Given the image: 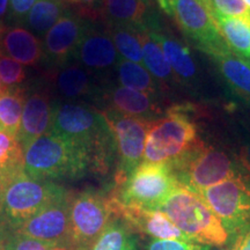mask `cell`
Masks as SVG:
<instances>
[{"label":"cell","instance_id":"obj_44","mask_svg":"<svg viewBox=\"0 0 250 250\" xmlns=\"http://www.w3.org/2000/svg\"><path fill=\"white\" fill-rule=\"evenodd\" d=\"M243 2L247 5V7L250 9V0H243Z\"/></svg>","mask_w":250,"mask_h":250},{"label":"cell","instance_id":"obj_22","mask_svg":"<svg viewBox=\"0 0 250 250\" xmlns=\"http://www.w3.org/2000/svg\"><path fill=\"white\" fill-rule=\"evenodd\" d=\"M233 94L250 104V62L233 51L212 58Z\"/></svg>","mask_w":250,"mask_h":250},{"label":"cell","instance_id":"obj_34","mask_svg":"<svg viewBox=\"0 0 250 250\" xmlns=\"http://www.w3.org/2000/svg\"><path fill=\"white\" fill-rule=\"evenodd\" d=\"M70 6L76 7V12L90 21H102L104 0H66Z\"/></svg>","mask_w":250,"mask_h":250},{"label":"cell","instance_id":"obj_21","mask_svg":"<svg viewBox=\"0 0 250 250\" xmlns=\"http://www.w3.org/2000/svg\"><path fill=\"white\" fill-rule=\"evenodd\" d=\"M0 55L27 66H37L42 62L43 43L27 28L5 26L0 33Z\"/></svg>","mask_w":250,"mask_h":250},{"label":"cell","instance_id":"obj_27","mask_svg":"<svg viewBox=\"0 0 250 250\" xmlns=\"http://www.w3.org/2000/svg\"><path fill=\"white\" fill-rule=\"evenodd\" d=\"M219 30L234 54L250 57V19L213 14Z\"/></svg>","mask_w":250,"mask_h":250},{"label":"cell","instance_id":"obj_23","mask_svg":"<svg viewBox=\"0 0 250 250\" xmlns=\"http://www.w3.org/2000/svg\"><path fill=\"white\" fill-rule=\"evenodd\" d=\"M88 250H142L139 233L116 214Z\"/></svg>","mask_w":250,"mask_h":250},{"label":"cell","instance_id":"obj_30","mask_svg":"<svg viewBox=\"0 0 250 250\" xmlns=\"http://www.w3.org/2000/svg\"><path fill=\"white\" fill-rule=\"evenodd\" d=\"M104 26L121 57L125 61L142 64V31L125 24H104Z\"/></svg>","mask_w":250,"mask_h":250},{"label":"cell","instance_id":"obj_32","mask_svg":"<svg viewBox=\"0 0 250 250\" xmlns=\"http://www.w3.org/2000/svg\"><path fill=\"white\" fill-rule=\"evenodd\" d=\"M26 78L27 73L22 64L7 56L0 55V79L6 88L21 86Z\"/></svg>","mask_w":250,"mask_h":250},{"label":"cell","instance_id":"obj_25","mask_svg":"<svg viewBox=\"0 0 250 250\" xmlns=\"http://www.w3.org/2000/svg\"><path fill=\"white\" fill-rule=\"evenodd\" d=\"M114 73L117 76V81L120 83V85L125 88L159 96L166 93L164 87L149 73L147 68L138 62H129L121 58V61L115 67Z\"/></svg>","mask_w":250,"mask_h":250},{"label":"cell","instance_id":"obj_28","mask_svg":"<svg viewBox=\"0 0 250 250\" xmlns=\"http://www.w3.org/2000/svg\"><path fill=\"white\" fill-rule=\"evenodd\" d=\"M23 169V149L17 137L0 130V193Z\"/></svg>","mask_w":250,"mask_h":250},{"label":"cell","instance_id":"obj_18","mask_svg":"<svg viewBox=\"0 0 250 250\" xmlns=\"http://www.w3.org/2000/svg\"><path fill=\"white\" fill-rule=\"evenodd\" d=\"M101 22L125 24L147 31L161 21L152 0H104Z\"/></svg>","mask_w":250,"mask_h":250},{"label":"cell","instance_id":"obj_19","mask_svg":"<svg viewBox=\"0 0 250 250\" xmlns=\"http://www.w3.org/2000/svg\"><path fill=\"white\" fill-rule=\"evenodd\" d=\"M116 212L137 233L144 234L152 240H179L192 242L161 210H146L124 206L116 201Z\"/></svg>","mask_w":250,"mask_h":250},{"label":"cell","instance_id":"obj_31","mask_svg":"<svg viewBox=\"0 0 250 250\" xmlns=\"http://www.w3.org/2000/svg\"><path fill=\"white\" fill-rule=\"evenodd\" d=\"M2 242L8 250H76L67 243H48L20 235H8Z\"/></svg>","mask_w":250,"mask_h":250},{"label":"cell","instance_id":"obj_29","mask_svg":"<svg viewBox=\"0 0 250 250\" xmlns=\"http://www.w3.org/2000/svg\"><path fill=\"white\" fill-rule=\"evenodd\" d=\"M27 87L15 86L0 95V129L17 137L22 118Z\"/></svg>","mask_w":250,"mask_h":250},{"label":"cell","instance_id":"obj_43","mask_svg":"<svg viewBox=\"0 0 250 250\" xmlns=\"http://www.w3.org/2000/svg\"><path fill=\"white\" fill-rule=\"evenodd\" d=\"M213 250H229V248H228L227 246H225V247H220V248H215Z\"/></svg>","mask_w":250,"mask_h":250},{"label":"cell","instance_id":"obj_10","mask_svg":"<svg viewBox=\"0 0 250 250\" xmlns=\"http://www.w3.org/2000/svg\"><path fill=\"white\" fill-rule=\"evenodd\" d=\"M198 193L220 219L229 240L250 227V175L246 170Z\"/></svg>","mask_w":250,"mask_h":250},{"label":"cell","instance_id":"obj_33","mask_svg":"<svg viewBox=\"0 0 250 250\" xmlns=\"http://www.w3.org/2000/svg\"><path fill=\"white\" fill-rule=\"evenodd\" d=\"M213 14L250 19V9L243 0H211Z\"/></svg>","mask_w":250,"mask_h":250},{"label":"cell","instance_id":"obj_17","mask_svg":"<svg viewBox=\"0 0 250 250\" xmlns=\"http://www.w3.org/2000/svg\"><path fill=\"white\" fill-rule=\"evenodd\" d=\"M45 81L54 93L68 102L89 100L96 103L103 83L78 62L50 71Z\"/></svg>","mask_w":250,"mask_h":250},{"label":"cell","instance_id":"obj_24","mask_svg":"<svg viewBox=\"0 0 250 250\" xmlns=\"http://www.w3.org/2000/svg\"><path fill=\"white\" fill-rule=\"evenodd\" d=\"M142 46L144 66L160 83L166 92L171 87L180 85V81L171 70L160 45L146 31H142Z\"/></svg>","mask_w":250,"mask_h":250},{"label":"cell","instance_id":"obj_14","mask_svg":"<svg viewBox=\"0 0 250 250\" xmlns=\"http://www.w3.org/2000/svg\"><path fill=\"white\" fill-rule=\"evenodd\" d=\"M70 199L71 193H68L65 198L42 208L9 235H20L41 242L70 245Z\"/></svg>","mask_w":250,"mask_h":250},{"label":"cell","instance_id":"obj_9","mask_svg":"<svg viewBox=\"0 0 250 250\" xmlns=\"http://www.w3.org/2000/svg\"><path fill=\"white\" fill-rule=\"evenodd\" d=\"M114 196L86 189L70 199V245L76 250H88L105 226L116 215Z\"/></svg>","mask_w":250,"mask_h":250},{"label":"cell","instance_id":"obj_13","mask_svg":"<svg viewBox=\"0 0 250 250\" xmlns=\"http://www.w3.org/2000/svg\"><path fill=\"white\" fill-rule=\"evenodd\" d=\"M107 28L100 21H90L77 50L74 62L83 65L103 83L121 61Z\"/></svg>","mask_w":250,"mask_h":250},{"label":"cell","instance_id":"obj_40","mask_svg":"<svg viewBox=\"0 0 250 250\" xmlns=\"http://www.w3.org/2000/svg\"><path fill=\"white\" fill-rule=\"evenodd\" d=\"M199 1H201L202 4L204 5L205 7L208 8V11H210L212 14H213V11H212V4H211V0H199Z\"/></svg>","mask_w":250,"mask_h":250},{"label":"cell","instance_id":"obj_16","mask_svg":"<svg viewBox=\"0 0 250 250\" xmlns=\"http://www.w3.org/2000/svg\"><path fill=\"white\" fill-rule=\"evenodd\" d=\"M55 101L48 86L40 83L33 88H27L21 125L17 136L23 151L41 136L49 132Z\"/></svg>","mask_w":250,"mask_h":250},{"label":"cell","instance_id":"obj_37","mask_svg":"<svg viewBox=\"0 0 250 250\" xmlns=\"http://www.w3.org/2000/svg\"><path fill=\"white\" fill-rule=\"evenodd\" d=\"M227 247L229 250H250V227L230 239Z\"/></svg>","mask_w":250,"mask_h":250},{"label":"cell","instance_id":"obj_15","mask_svg":"<svg viewBox=\"0 0 250 250\" xmlns=\"http://www.w3.org/2000/svg\"><path fill=\"white\" fill-rule=\"evenodd\" d=\"M96 103L104 109H111L151 122L159 120L167 110V108L164 109L162 105L161 96L125 88L110 81L102 83Z\"/></svg>","mask_w":250,"mask_h":250},{"label":"cell","instance_id":"obj_4","mask_svg":"<svg viewBox=\"0 0 250 250\" xmlns=\"http://www.w3.org/2000/svg\"><path fill=\"white\" fill-rule=\"evenodd\" d=\"M68 193L52 181L31 179L24 171L19 174L0 193V241L37 212Z\"/></svg>","mask_w":250,"mask_h":250},{"label":"cell","instance_id":"obj_7","mask_svg":"<svg viewBox=\"0 0 250 250\" xmlns=\"http://www.w3.org/2000/svg\"><path fill=\"white\" fill-rule=\"evenodd\" d=\"M180 186L169 162H142L121 186L115 187L116 201L124 206L160 210L162 203Z\"/></svg>","mask_w":250,"mask_h":250},{"label":"cell","instance_id":"obj_11","mask_svg":"<svg viewBox=\"0 0 250 250\" xmlns=\"http://www.w3.org/2000/svg\"><path fill=\"white\" fill-rule=\"evenodd\" d=\"M101 111L110 126L116 144L115 187H118L143 162L146 137L152 122L111 109H101Z\"/></svg>","mask_w":250,"mask_h":250},{"label":"cell","instance_id":"obj_38","mask_svg":"<svg viewBox=\"0 0 250 250\" xmlns=\"http://www.w3.org/2000/svg\"><path fill=\"white\" fill-rule=\"evenodd\" d=\"M236 158L241 164L243 169L250 175V138L245 139L240 144L239 155Z\"/></svg>","mask_w":250,"mask_h":250},{"label":"cell","instance_id":"obj_12","mask_svg":"<svg viewBox=\"0 0 250 250\" xmlns=\"http://www.w3.org/2000/svg\"><path fill=\"white\" fill-rule=\"evenodd\" d=\"M90 20L70 8L50 29L43 41V66L55 71L74 62L77 50Z\"/></svg>","mask_w":250,"mask_h":250},{"label":"cell","instance_id":"obj_3","mask_svg":"<svg viewBox=\"0 0 250 250\" xmlns=\"http://www.w3.org/2000/svg\"><path fill=\"white\" fill-rule=\"evenodd\" d=\"M160 210L190 241L220 248L229 242L227 230L199 193L177 186Z\"/></svg>","mask_w":250,"mask_h":250},{"label":"cell","instance_id":"obj_8","mask_svg":"<svg viewBox=\"0 0 250 250\" xmlns=\"http://www.w3.org/2000/svg\"><path fill=\"white\" fill-rule=\"evenodd\" d=\"M159 8L174 19L197 49L211 58L232 51L224 40L213 14L199 0H155Z\"/></svg>","mask_w":250,"mask_h":250},{"label":"cell","instance_id":"obj_1","mask_svg":"<svg viewBox=\"0 0 250 250\" xmlns=\"http://www.w3.org/2000/svg\"><path fill=\"white\" fill-rule=\"evenodd\" d=\"M49 132L70 140L88 153L92 173L107 174L116 155V144L99 108L83 102L56 100Z\"/></svg>","mask_w":250,"mask_h":250},{"label":"cell","instance_id":"obj_36","mask_svg":"<svg viewBox=\"0 0 250 250\" xmlns=\"http://www.w3.org/2000/svg\"><path fill=\"white\" fill-rule=\"evenodd\" d=\"M39 0H9L8 19L14 24H23L28 13Z\"/></svg>","mask_w":250,"mask_h":250},{"label":"cell","instance_id":"obj_2","mask_svg":"<svg viewBox=\"0 0 250 250\" xmlns=\"http://www.w3.org/2000/svg\"><path fill=\"white\" fill-rule=\"evenodd\" d=\"M23 169L35 180H78L92 173V160L80 146L48 132L23 151Z\"/></svg>","mask_w":250,"mask_h":250},{"label":"cell","instance_id":"obj_20","mask_svg":"<svg viewBox=\"0 0 250 250\" xmlns=\"http://www.w3.org/2000/svg\"><path fill=\"white\" fill-rule=\"evenodd\" d=\"M146 33L160 45L180 85L195 87L198 83V68L189 48L162 23Z\"/></svg>","mask_w":250,"mask_h":250},{"label":"cell","instance_id":"obj_39","mask_svg":"<svg viewBox=\"0 0 250 250\" xmlns=\"http://www.w3.org/2000/svg\"><path fill=\"white\" fill-rule=\"evenodd\" d=\"M9 6V0H0V24L5 26V18L7 15V9Z\"/></svg>","mask_w":250,"mask_h":250},{"label":"cell","instance_id":"obj_6","mask_svg":"<svg viewBox=\"0 0 250 250\" xmlns=\"http://www.w3.org/2000/svg\"><path fill=\"white\" fill-rule=\"evenodd\" d=\"M188 110L186 105H171L164 116L152 122L146 137L143 162H171L201 139Z\"/></svg>","mask_w":250,"mask_h":250},{"label":"cell","instance_id":"obj_35","mask_svg":"<svg viewBox=\"0 0 250 250\" xmlns=\"http://www.w3.org/2000/svg\"><path fill=\"white\" fill-rule=\"evenodd\" d=\"M144 250H212V248L195 242L151 239V241H148L144 247Z\"/></svg>","mask_w":250,"mask_h":250},{"label":"cell","instance_id":"obj_45","mask_svg":"<svg viewBox=\"0 0 250 250\" xmlns=\"http://www.w3.org/2000/svg\"><path fill=\"white\" fill-rule=\"evenodd\" d=\"M4 28H5V26H2V24H0V33H1V30L4 29Z\"/></svg>","mask_w":250,"mask_h":250},{"label":"cell","instance_id":"obj_41","mask_svg":"<svg viewBox=\"0 0 250 250\" xmlns=\"http://www.w3.org/2000/svg\"><path fill=\"white\" fill-rule=\"evenodd\" d=\"M6 87L4 86V83H2V81H1V79H0V95H2V94H4L5 92H6Z\"/></svg>","mask_w":250,"mask_h":250},{"label":"cell","instance_id":"obj_5","mask_svg":"<svg viewBox=\"0 0 250 250\" xmlns=\"http://www.w3.org/2000/svg\"><path fill=\"white\" fill-rule=\"evenodd\" d=\"M169 164L180 186L197 193L245 171L236 156L202 139Z\"/></svg>","mask_w":250,"mask_h":250},{"label":"cell","instance_id":"obj_26","mask_svg":"<svg viewBox=\"0 0 250 250\" xmlns=\"http://www.w3.org/2000/svg\"><path fill=\"white\" fill-rule=\"evenodd\" d=\"M70 8L66 0H39L28 13L23 24L31 33L39 36L46 35Z\"/></svg>","mask_w":250,"mask_h":250},{"label":"cell","instance_id":"obj_42","mask_svg":"<svg viewBox=\"0 0 250 250\" xmlns=\"http://www.w3.org/2000/svg\"><path fill=\"white\" fill-rule=\"evenodd\" d=\"M0 250H8L7 248H6L5 243L2 242V241H0Z\"/></svg>","mask_w":250,"mask_h":250}]
</instances>
